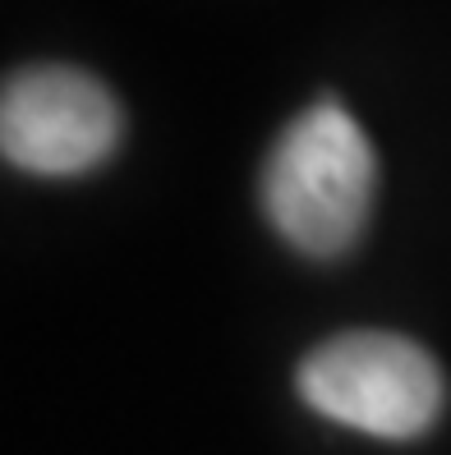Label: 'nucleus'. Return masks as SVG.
<instances>
[{
  "mask_svg": "<svg viewBox=\"0 0 451 455\" xmlns=\"http://www.w3.org/2000/svg\"><path fill=\"white\" fill-rule=\"evenodd\" d=\"M378 156L341 101H313L281 129L262 166V212L304 258L346 253L374 207Z\"/></svg>",
  "mask_w": 451,
  "mask_h": 455,
  "instance_id": "f257e3e1",
  "label": "nucleus"
},
{
  "mask_svg": "<svg viewBox=\"0 0 451 455\" xmlns=\"http://www.w3.org/2000/svg\"><path fill=\"white\" fill-rule=\"evenodd\" d=\"M300 395L332 423L410 442L442 414V372L415 340L391 331L336 336L300 363Z\"/></svg>",
  "mask_w": 451,
  "mask_h": 455,
  "instance_id": "f03ea898",
  "label": "nucleus"
},
{
  "mask_svg": "<svg viewBox=\"0 0 451 455\" xmlns=\"http://www.w3.org/2000/svg\"><path fill=\"white\" fill-rule=\"evenodd\" d=\"M120 101L84 69L33 65L0 92V148L28 175H84L120 148Z\"/></svg>",
  "mask_w": 451,
  "mask_h": 455,
  "instance_id": "7ed1b4c3",
  "label": "nucleus"
}]
</instances>
